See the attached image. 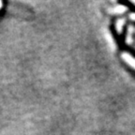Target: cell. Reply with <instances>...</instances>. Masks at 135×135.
Segmentation results:
<instances>
[{"mask_svg":"<svg viewBox=\"0 0 135 135\" xmlns=\"http://www.w3.org/2000/svg\"><path fill=\"white\" fill-rule=\"evenodd\" d=\"M122 58L127 64H129V65L132 68L133 70H135V58H133L131 55H129V54H127V53L123 54Z\"/></svg>","mask_w":135,"mask_h":135,"instance_id":"1","label":"cell"},{"mask_svg":"<svg viewBox=\"0 0 135 135\" xmlns=\"http://www.w3.org/2000/svg\"><path fill=\"white\" fill-rule=\"evenodd\" d=\"M125 11H126V7L125 6H116L114 8H113L110 11L112 13H114V14H121Z\"/></svg>","mask_w":135,"mask_h":135,"instance_id":"2","label":"cell"},{"mask_svg":"<svg viewBox=\"0 0 135 135\" xmlns=\"http://www.w3.org/2000/svg\"><path fill=\"white\" fill-rule=\"evenodd\" d=\"M125 25V20L124 19L118 20L117 23H116V28H117L118 32H121V31H122L123 25Z\"/></svg>","mask_w":135,"mask_h":135,"instance_id":"3","label":"cell"},{"mask_svg":"<svg viewBox=\"0 0 135 135\" xmlns=\"http://www.w3.org/2000/svg\"><path fill=\"white\" fill-rule=\"evenodd\" d=\"M131 18L132 20H135V14H131Z\"/></svg>","mask_w":135,"mask_h":135,"instance_id":"4","label":"cell"},{"mask_svg":"<svg viewBox=\"0 0 135 135\" xmlns=\"http://www.w3.org/2000/svg\"><path fill=\"white\" fill-rule=\"evenodd\" d=\"M2 7H3V2L2 1H0V9L2 8Z\"/></svg>","mask_w":135,"mask_h":135,"instance_id":"5","label":"cell"}]
</instances>
